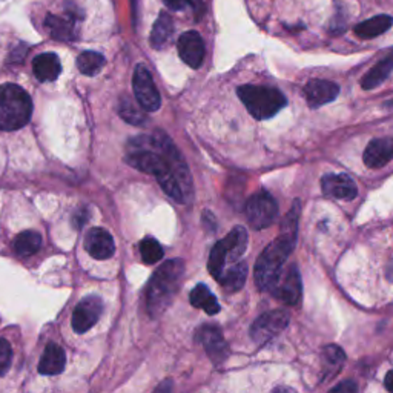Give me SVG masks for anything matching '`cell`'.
<instances>
[{"label": "cell", "instance_id": "obj_1", "mask_svg": "<svg viewBox=\"0 0 393 393\" xmlns=\"http://www.w3.org/2000/svg\"><path fill=\"white\" fill-rule=\"evenodd\" d=\"M129 148L127 155L129 166L154 176L162 190L177 203L186 204L192 200L191 172L168 134L155 131L152 136L137 137Z\"/></svg>", "mask_w": 393, "mask_h": 393}, {"label": "cell", "instance_id": "obj_2", "mask_svg": "<svg viewBox=\"0 0 393 393\" xmlns=\"http://www.w3.org/2000/svg\"><path fill=\"white\" fill-rule=\"evenodd\" d=\"M185 273V263L178 258L163 263L152 275L146 289V306L151 318L160 317L180 290Z\"/></svg>", "mask_w": 393, "mask_h": 393}, {"label": "cell", "instance_id": "obj_3", "mask_svg": "<svg viewBox=\"0 0 393 393\" xmlns=\"http://www.w3.org/2000/svg\"><path fill=\"white\" fill-rule=\"evenodd\" d=\"M295 245L296 237L280 234V237L263 250L255 263V285L258 289L263 292H272L280 281L283 264L292 254Z\"/></svg>", "mask_w": 393, "mask_h": 393}, {"label": "cell", "instance_id": "obj_4", "mask_svg": "<svg viewBox=\"0 0 393 393\" xmlns=\"http://www.w3.org/2000/svg\"><path fill=\"white\" fill-rule=\"evenodd\" d=\"M33 115V100L19 85H0V131H17Z\"/></svg>", "mask_w": 393, "mask_h": 393}, {"label": "cell", "instance_id": "obj_5", "mask_svg": "<svg viewBox=\"0 0 393 393\" xmlns=\"http://www.w3.org/2000/svg\"><path fill=\"white\" fill-rule=\"evenodd\" d=\"M237 94L249 114L257 120L271 119L287 105L285 94L271 86L243 85L237 90Z\"/></svg>", "mask_w": 393, "mask_h": 393}, {"label": "cell", "instance_id": "obj_6", "mask_svg": "<svg viewBox=\"0 0 393 393\" xmlns=\"http://www.w3.org/2000/svg\"><path fill=\"white\" fill-rule=\"evenodd\" d=\"M248 240L249 237L245 227L235 226L234 229L227 234V237L215 243V246L210 250L208 262V269L212 277L218 280L222 277L227 262H235L241 258V255L246 252Z\"/></svg>", "mask_w": 393, "mask_h": 393}, {"label": "cell", "instance_id": "obj_7", "mask_svg": "<svg viewBox=\"0 0 393 393\" xmlns=\"http://www.w3.org/2000/svg\"><path fill=\"white\" fill-rule=\"evenodd\" d=\"M246 217L254 229H266L277 220L278 204L269 192H257L246 203Z\"/></svg>", "mask_w": 393, "mask_h": 393}, {"label": "cell", "instance_id": "obj_8", "mask_svg": "<svg viewBox=\"0 0 393 393\" xmlns=\"http://www.w3.org/2000/svg\"><path fill=\"white\" fill-rule=\"evenodd\" d=\"M132 88L138 105L148 113L159 111L162 105L160 92L152 80V76L148 68L143 65H137L132 77Z\"/></svg>", "mask_w": 393, "mask_h": 393}, {"label": "cell", "instance_id": "obj_9", "mask_svg": "<svg viewBox=\"0 0 393 393\" xmlns=\"http://www.w3.org/2000/svg\"><path fill=\"white\" fill-rule=\"evenodd\" d=\"M290 315L286 310H272L266 312L262 317L255 320V323L250 327V338L257 344H264L271 341L272 338L277 336L280 332H283L289 324Z\"/></svg>", "mask_w": 393, "mask_h": 393}, {"label": "cell", "instance_id": "obj_10", "mask_svg": "<svg viewBox=\"0 0 393 393\" xmlns=\"http://www.w3.org/2000/svg\"><path fill=\"white\" fill-rule=\"evenodd\" d=\"M103 312V301L99 296L90 295L77 304L73 313V329L77 334L88 332L91 327L97 324V321Z\"/></svg>", "mask_w": 393, "mask_h": 393}, {"label": "cell", "instance_id": "obj_11", "mask_svg": "<svg viewBox=\"0 0 393 393\" xmlns=\"http://www.w3.org/2000/svg\"><path fill=\"white\" fill-rule=\"evenodd\" d=\"M280 280H281V277H280ZM301 292H303L301 277H300V272H298V267L295 264L289 266L286 273L283 275V280L278 281V285L275 286L272 290L273 296L287 306H296L298 303H300Z\"/></svg>", "mask_w": 393, "mask_h": 393}, {"label": "cell", "instance_id": "obj_12", "mask_svg": "<svg viewBox=\"0 0 393 393\" xmlns=\"http://www.w3.org/2000/svg\"><path fill=\"white\" fill-rule=\"evenodd\" d=\"M196 341H199L204 350L208 352L209 358L214 364H220L227 358L229 345L224 341V338L215 326H203L196 332Z\"/></svg>", "mask_w": 393, "mask_h": 393}, {"label": "cell", "instance_id": "obj_13", "mask_svg": "<svg viewBox=\"0 0 393 393\" xmlns=\"http://www.w3.org/2000/svg\"><path fill=\"white\" fill-rule=\"evenodd\" d=\"M177 48L180 57H182L187 66L194 69L201 66L206 51H204L203 38L196 31H187V33L180 36Z\"/></svg>", "mask_w": 393, "mask_h": 393}, {"label": "cell", "instance_id": "obj_14", "mask_svg": "<svg viewBox=\"0 0 393 393\" xmlns=\"http://www.w3.org/2000/svg\"><path fill=\"white\" fill-rule=\"evenodd\" d=\"M85 249L96 260H108L115 252V245L113 235L101 227H92L86 234Z\"/></svg>", "mask_w": 393, "mask_h": 393}, {"label": "cell", "instance_id": "obj_15", "mask_svg": "<svg viewBox=\"0 0 393 393\" xmlns=\"http://www.w3.org/2000/svg\"><path fill=\"white\" fill-rule=\"evenodd\" d=\"M321 187L324 195L336 200H353L358 195V190L353 180L345 174H327L321 178Z\"/></svg>", "mask_w": 393, "mask_h": 393}, {"label": "cell", "instance_id": "obj_16", "mask_svg": "<svg viewBox=\"0 0 393 393\" xmlns=\"http://www.w3.org/2000/svg\"><path fill=\"white\" fill-rule=\"evenodd\" d=\"M340 94V86L334 82L313 78L304 86V96L310 108H318L334 101Z\"/></svg>", "mask_w": 393, "mask_h": 393}, {"label": "cell", "instance_id": "obj_17", "mask_svg": "<svg viewBox=\"0 0 393 393\" xmlns=\"http://www.w3.org/2000/svg\"><path fill=\"white\" fill-rule=\"evenodd\" d=\"M363 160L366 166L371 169L386 166L390 160H393V137L372 140L366 148Z\"/></svg>", "mask_w": 393, "mask_h": 393}, {"label": "cell", "instance_id": "obj_18", "mask_svg": "<svg viewBox=\"0 0 393 393\" xmlns=\"http://www.w3.org/2000/svg\"><path fill=\"white\" fill-rule=\"evenodd\" d=\"M33 71L37 80L54 82L62 73V64L57 54L43 52L33 60Z\"/></svg>", "mask_w": 393, "mask_h": 393}, {"label": "cell", "instance_id": "obj_19", "mask_svg": "<svg viewBox=\"0 0 393 393\" xmlns=\"http://www.w3.org/2000/svg\"><path fill=\"white\" fill-rule=\"evenodd\" d=\"M66 364L65 350L56 343H50L43 350V355L38 363V372L42 375H59L64 372Z\"/></svg>", "mask_w": 393, "mask_h": 393}, {"label": "cell", "instance_id": "obj_20", "mask_svg": "<svg viewBox=\"0 0 393 393\" xmlns=\"http://www.w3.org/2000/svg\"><path fill=\"white\" fill-rule=\"evenodd\" d=\"M392 25H393L392 15L381 14V15H375V17H372V19L358 23L353 31H355V34L359 38H373V37H378L386 33V31H389L392 28Z\"/></svg>", "mask_w": 393, "mask_h": 393}, {"label": "cell", "instance_id": "obj_21", "mask_svg": "<svg viewBox=\"0 0 393 393\" xmlns=\"http://www.w3.org/2000/svg\"><path fill=\"white\" fill-rule=\"evenodd\" d=\"M45 27L50 29V33L54 38L62 42L74 41L77 37L76 33V23L73 17H59V15L50 14L45 20Z\"/></svg>", "mask_w": 393, "mask_h": 393}, {"label": "cell", "instance_id": "obj_22", "mask_svg": "<svg viewBox=\"0 0 393 393\" xmlns=\"http://www.w3.org/2000/svg\"><path fill=\"white\" fill-rule=\"evenodd\" d=\"M190 301L194 308L203 309L208 315H215L220 312V304L214 294L210 292L206 285H196L190 294Z\"/></svg>", "mask_w": 393, "mask_h": 393}, {"label": "cell", "instance_id": "obj_23", "mask_svg": "<svg viewBox=\"0 0 393 393\" xmlns=\"http://www.w3.org/2000/svg\"><path fill=\"white\" fill-rule=\"evenodd\" d=\"M393 71V52L389 54L386 59L378 62L361 80V86L364 90H373L376 86H380L386 78L390 76Z\"/></svg>", "mask_w": 393, "mask_h": 393}, {"label": "cell", "instance_id": "obj_24", "mask_svg": "<svg viewBox=\"0 0 393 393\" xmlns=\"http://www.w3.org/2000/svg\"><path fill=\"white\" fill-rule=\"evenodd\" d=\"M246 277H248V264L245 262H240L229 267L227 271L224 269L218 281L227 292H237V290L245 286Z\"/></svg>", "mask_w": 393, "mask_h": 393}, {"label": "cell", "instance_id": "obj_25", "mask_svg": "<svg viewBox=\"0 0 393 393\" xmlns=\"http://www.w3.org/2000/svg\"><path fill=\"white\" fill-rule=\"evenodd\" d=\"M41 248H42V237L34 231L22 232L13 241L14 254L22 258L37 254Z\"/></svg>", "mask_w": 393, "mask_h": 393}, {"label": "cell", "instance_id": "obj_26", "mask_svg": "<svg viewBox=\"0 0 393 393\" xmlns=\"http://www.w3.org/2000/svg\"><path fill=\"white\" fill-rule=\"evenodd\" d=\"M172 33H174V22L166 13H160L151 33V45L155 50H162L169 42Z\"/></svg>", "mask_w": 393, "mask_h": 393}, {"label": "cell", "instance_id": "obj_27", "mask_svg": "<svg viewBox=\"0 0 393 393\" xmlns=\"http://www.w3.org/2000/svg\"><path fill=\"white\" fill-rule=\"evenodd\" d=\"M105 57L96 51H85L77 59V68L85 76H96L105 66Z\"/></svg>", "mask_w": 393, "mask_h": 393}, {"label": "cell", "instance_id": "obj_28", "mask_svg": "<svg viewBox=\"0 0 393 393\" xmlns=\"http://www.w3.org/2000/svg\"><path fill=\"white\" fill-rule=\"evenodd\" d=\"M140 108L137 105H134V101L131 99L123 97L119 103V114L123 120H127L131 124H146L148 117L140 111Z\"/></svg>", "mask_w": 393, "mask_h": 393}, {"label": "cell", "instance_id": "obj_29", "mask_svg": "<svg viewBox=\"0 0 393 393\" xmlns=\"http://www.w3.org/2000/svg\"><path fill=\"white\" fill-rule=\"evenodd\" d=\"M140 254L146 264H154L160 262L163 258L164 250L160 246V243L154 238H145L140 243Z\"/></svg>", "mask_w": 393, "mask_h": 393}, {"label": "cell", "instance_id": "obj_30", "mask_svg": "<svg viewBox=\"0 0 393 393\" xmlns=\"http://www.w3.org/2000/svg\"><path fill=\"white\" fill-rule=\"evenodd\" d=\"M323 361L326 363L327 369H336L340 371V367L345 361V353L335 344H329L323 349Z\"/></svg>", "mask_w": 393, "mask_h": 393}, {"label": "cell", "instance_id": "obj_31", "mask_svg": "<svg viewBox=\"0 0 393 393\" xmlns=\"http://www.w3.org/2000/svg\"><path fill=\"white\" fill-rule=\"evenodd\" d=\"M163 3L174 11H182L185 8L191 6L196 11V17H200L204 11V5L201 0H163Z\"/></svg>", "mask_w": 393, "mask_h": 393}, {"label": "cell", "instance_id": "obj_32", "mask_svg": "<svg viewBox=\"0 0 393 393\" xmlns=\"http://www.w3.org/2000/svg\"><path fill=\"white\" fill-rule=\"evenodd\" d=\"M13 361V349L11 344L5 338H0V376H3Z\"/></svg>", "mask_w": 393, "mask_h": 393}, {"label": "cell", "instance_id": "obj_33", "mask_svg": "<svg viewBox=\"0 0 393 393\" xmlns=\"http://www.w3.org/2000/svg\"><path fill=\"white\" fill-rule=\"evenodd\" d=\"M358 390V386L355 381L348 380L341 384H338V386L332 387V392H343V393H355Z\"/></svg>", "mask_w": 393, "mask_h": 393}, {"label": "cell", "instance_id": "obj_34", "mask_svg": "<svg viewBox=\"0 0 393 393\" xmlns=\"http://www.w3.org/2000/svg\"><path fill=\"white\" fill-rule=\"evenodd\" d=\"M384 384H386V389L389 392H393V371H390L387 375H386V380H384Z\"/></svg>", "mask_w": 393, "mask_h": 393}]
</instances>
